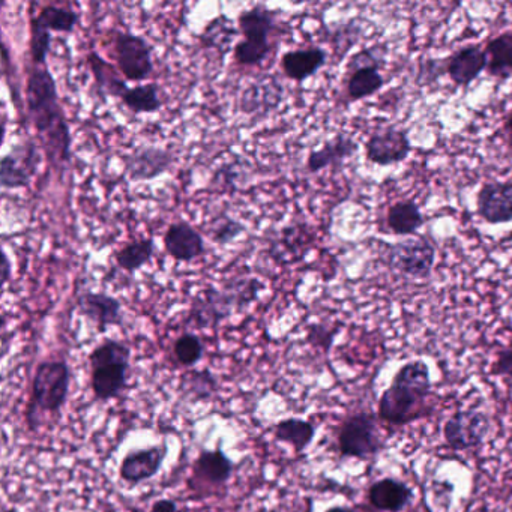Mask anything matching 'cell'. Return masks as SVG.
Masks as SVG:
<instances>
[{"mask_svg": "<svg viewBox=\"0 0 512 512\" xmlns=\"http://www.w3.org/2000/svg\"><path fill=\"white\" fill-rule=\"evenodd\" d=\"M121 100L124 106L134 115H151V113H157L163 107L160 86L157 83H146V85L128 88Z\"/></svg>", "mask_w": 512, "mask_h": 512, "instance_id": "29", "label": "cell"}, {"mask_svg": "<svg viewBox=\"0 0 512 512\" xmlns=\"http://www.w3.org/2000/svg\"><path fill=\"white\" fill-rule=\"evenodd\" d=\"M359 512H380L374 508H367V506H358Z\"/></svg>", "mask_w": 512, "mask_h": 512, "instance_id": "43", "label": "cell"}, {"mask_svg": "<svg viewBox=\"0 0 512 512\" xmlns=\"http://www.w3.org/2000/svg\"><path fill=\"white\" fill-rule=\"evenodd\" d=\"M490 430L487 415L475 409L458 410L443 425V437L454 451H469L482 445Z\"/></svg>", "mask_w": 512, "mask_h": 512, "instance_id": "12", "label": "cell"}, {"mask_svg": "<svg viewBox=\"0 0 512 512\" xmlns=\"http://www.w3.org/2000/svg\"><path fill=\"white\" fill-rule=\"evenodd\" d=\"M487 70V56L479 44H469L445 59V73L457 86H469Z\"/></svg>", "mask_w": 512, "mask_h": 512, "instance_id": "20", "label": "cell"}, {"mask_svg": "<svg viewBox=\"0 0 512 512\" xmlns=\"http://www.w3.org/2000/svg\"><path fill=\"white\" fill-rule=\"evenodd\" d=\"M506 130H508V133L511 134L512 139V112L511 115L508 116V121H506Z\"/></svg>", "mask_w": 512, "mask_h": 512, "instance_id": "42", "label": "cell"}, {"mask_svg": "<svg viewBox=\"0 0 512 512\" xmlns=\"http://www.w3.org/2000/svg\"><path fill=\"white\" fill-rule=\"evenodd\" d=\"M131 347L119 340H104L89 355L92 394L97 401L118 398L127 388Z\"/></svg>", "mask_w": 512, "mask_h": 512, "instance_id": "5", "label": "cell"}, {"mask_svg": "<svg viewBox=\"0 0 512 512\" xmlns=\"http://www.w3.org/2000/svg\"><path fill=\"white\" fill-rule=\"evenodd\" d=\"M314 511V502L311 497H302L301 500L295 503V505L290 508V511L287 512H313Z\"/></svg>", "mask_w": 512, "mask_h": 512, "instance_id": "40", "label": "cell"}, {"mask_svg": "<svg viewBox=\"0 0 512 512\" xmlns=\"http://www.w3.org/2000/svg\"><path fill=\"white\" fill-rule=\"evenodd\" d=\"M386 49L380 46L361 50L350 59L347 97L350 101H361L373 97L385 86L380 67L385 64Z\"/></svg>", "mask_w": 512, "mask_h": 512, "instance_id": "9", "label": "cell"}, {"mask_svg": "<svg viewBox=\"0 0 512 512\" xmlns=\"http://www.w3.org/2000/svg\"><path fill=\"white\" fill-rule=\"evenodd\" d=\"M88 67L97 85L98 94L101 97L122 98L128 91L127 82L121 77V71L116 70L110 62H107L100 53L92 52L86 56Z\"/></svg>", "mask_w": 512, "mask_h": 512, "instance_id": "24", "label": "cell"}, {"mask_svg": "<svg viewBox=\"0 0 512 512\" xmlns=\"http://www.w3.org/2000/svg\"><path fill=\"white\" fill-rule=\"evenodd\" d=\"M167 455H169V448L166 442L134 449L122 458L119 476L125 484L137 487L160 473Z\"/></svg>", "mask_w": 512, "mask_h": 512, "instance_id": "14", "label": "cell"}, {"mask_svg": "<svg viewBox=\"0 0 512 512\" xmlns=\"http://www.w3.org/2000/svg\"><path fill=\"white\" fill-rule=\"evenodd\" d=\"M0 275H2V284L7 286V284L10 283L11 275H13V265H11L7 251L2 253V272H0Z\"/></svg>", "mask_w": 512, "mask_h": 512, "instance_id": "39", "label": "cell"}, {"mask_svg": "<svg viewBox=\"0 0 512 512\" xmlns=\"http://www.w3.org/2000/svg\"><path fill=\"white\" fill-rule=\"evenodd\" d=\"M155 254V242L152 238L137 239L116 253V265L128 274L140 271L151 262Z\"/></svg>", "mask_w": 512, "mask_h": 512, "instance_id": "30", "label": "cell"}, {"mask_svg": "<svg viewBox=\"0 0 512 512\" xmlns=\"http://www.w3.org/2000/svg\"><path fill=\"white\" fill-rule=\"evenodd\" d=\"M431 386L430 368L424 361L406 362L380 397V419L392 427H404L422 418Z\"/></svg>", "mask_w": 512, "mask_h": 512, "instance_id": "2", "label": "cell"}, {"mask_svg": "<svg viewBox=\"0 0 512 512\" xmlns=\"http://www.w3.org/2000/svg\"><path fill=\"white\" fill-rule=\"evenodd\" d=\"M178 502L173 499H160L152 503L151 512H178Z\"/></svg>", "mask_w": 512, "mask_h": 512, "instance_id": "38", "label": "cell"}, {"mask_svg": "<svg viewBox=\"0 0 512 512\" xmlns=\"http://www.w3.org/2000/svg\"><path fill=\"white\" fill-rule=\"evenodd\" d=\"M326 512H359L358 506L355 508H350V506H334V508H329Z\"/></svg>", "mask_w": 512, "mask_h": 512, "instance_id": "41", "label": "cell"}, {"mask_svg": "<svg viewBox=\"0 0 512 512\" xmlns=\"http://www.w3.org/2000/svg\"><path fill=\"white\" fill-rule=\"evenodd\" d=\"M478 214L485 223L505 224L512 221V184L485 182L476 196Z\"/></svg>", "mask_w": 512, "mask_h": 512, "instance_id": "19", "label": "cell"}, {"mask_svg": "<svg viewBox=\"0 0 512 512\" xmlns=\"http://www.w3.org/2000/svg\"><path fill=\"white\" fill-rule=\"evenodd\" d=\"M487 73L499 82L512 77V31L488 41L485 46Z\"/></svg>", "mask_w": 512, "mask_h": 512, "instance_id": "25", "label": "cell"}, {"mask_svg": "<svg viewBox=\"0 0 512 512\" xmlns=\"http://www.w3.org/2000/svg\"><path fill=\"white\" fill-rule=\"evenodd\" d=\"M77 311L80 316L91 320L101 334H104L110 326H121L124 323L122 302L109 293H82L77 299Z\"/></svg>", "mask_w": 512, "mask_h": 512, "instance_id": "16", "label": "cell"}, {"mask_svg": "<svg viewBox=\"0 0 512 512\" xmlns=\"http://www.w3.org/2000/svg\"><path fill=\"white\" fill-rule=\"evenodd\" d=\"M71 370L65 359H47L40 362L32 379L31 400L26 407L29 431H37L43 413L59 415L70 394Z\"/></svg>", "mask_w": 512, "mask_h": 512, "instance_id": "4", "label": "cell"}, {"mask_svg": "<svg viewBox=\"0 0 512 512\" xmlns=\"http://www.w3.org/2000/svg\"><path fill=\"white\" fill-rule=\"evenodd\" d=\"M80 16L71 8L59 7V5H46L40 13L32 14V25L40 26L44 31L61 32V34H74L79 25Z\"/></svg>", "mask_w": 512, "mask_h": 512, "instance_id": "28", "label": "cell"}, {"mask_svg": "<svg viewBox=\"0 0 512 512\" xmlns=\"http://www.w3.org/2000/svg\"><path fill=\"white\" fill-rule=\"evenodd\" d=\"M383 446L385 443L380 436L379 424L373 413H353L344 419L338 430V449L341 457L365 460L379 454Z\"/></svg>", "mask_w": 512, "mask_h": 512, "instance_id": "8", "label": "cell"}, {"mask_svg": "<svg viewBox=\"0 0 512 512\" xmlns=\"http://www.w3.org/2000/svg\"><path fill=\"white\" fill-rule=\"evenodd\" d=\"M263 97L269 101L274 107L280 106L281 100H283V88H281L278 80H271L266 83H251L244 94H242L241 107L245 113H254L257 110L268 109L266 107Z\"/></svg>", "mask_w": 512, "mask_h": 512, "instance_id": "31", "label": "cell"}, {"mask_svg": "<svg viewBox=\"0 0 512 512\" xmlns=\"http://www.w3.org/2000/svg\"><path fill=\"white\" fill-rule=\"evenodd\" d=\"M328 62V53L322 47L311 46L292 50L281 56V70L287 79L302 83L316 76Z\"/></svg>", "mask_w": 512, "mask_h": 512, "instance_id": "21", "label": "cell"}, {"mask_svg": "<svg viewBox=\"0 0 512 512\" xmlns=\"http://www.w3.org/2000/svg\"><path fill=\"white\" fill-rule=\"evenodd\" d=\"M38 149L28 143L17 146L0 161V185L4 190H17L31 185L32 175L38 163Z\"/></svg>", "mask_w": 512, "mask_h": 512, "instance_id": "18", "label": "cell"}, {"mask_svg": "<svg viewBox=\"0 0 512 512\" xmlns=\"http://www.w3.org/2000/svg\"><path fill=\"white\" fill-rule=\"evenodd\" d=\"M205 355V344L194 332H184L173 343V356L182 367H194Z\"/></svg>", "mask_w": 512, "mask_h": 512, "instance_id": "34", "label": "cell"}, {"mask_svg": "<svg viewBox=\"0 0 512 512\" xmlns=\"http://www.w3.org/2000/svg\"><path fill=\"white\" fill-rule=\"evenodd\" d=\"M223 440L215 449H203L197 455L188 478V488L197 497H214L226 490V485L235 472V463L223 451Z\"/></svg>", "mask_w": 512, "mask_h": 512, "instance_id": "7", "label": "cell"}, {"mask_svg": "<svg viewBox=\"0 0 512 512\" xmlns=\"http://www.w3.org/2000/svg\"><path fill=\"white\" fill-rule=\"evenodd\" d=\"M164 250L179 263H190L205 254L202 233L187 221H176L167 227L163 238Z\"/></svg>", "mask_w": 512, "mask_h": 512, "instance_id": "17", "label": "cell"}, {"mask_svg": "<svg viewBox=\"0 0 512 512\" xmlns=\"http://www.w3.org/2000/svg\"><path fill=\"white\" fill-rule=\"evenodd\" d=\"M175 163V155L158 146H139L125 155V175L133 182L154 181L169 172Z\"/></svg>", "mask_w": 512, "mask_h": 512, "instance_id": "15", "label": "cell"}, {"mask_svg": "<svg viewBox=\"0 0 512 512\" xmlns=\"http://www.w3.org/2000/svg\"><path fill=\"white\" fill-rule=\"evenodd\" d=\"M209 230H211L212 241L220 245H227L235 242L245 232V226L241 221L223 215L214 221V226Z\"/></svg>", "mask_w": 512, "mask_h": 512, "instance_id": "35", "label": "cell"}, {"mask_svg": "<svg viewBox=\"0 0 512 512\" xmlns=\"http://www.w3.org/2000/svg\"><path fill=\"white\" fill-rule=\"evenodd\" d=\"M386 262L394 271L412 278H428L436 263V247L425 236L386 245Z\"/></svg>", "mask_w": 512, "mask_h": 512, "instance_id": "10", "label": "cell"}, {"mask_svg": "<svg viewBox=\"0 0 512 512\" xmlns=\"http://www.w3.org/2000/svg\"><path fill=\"white\" fill-rule=\"evenodd\" d=\"M25 95L29 118L46 140L50 163L53 166L70 163L73 137L59 103L58 85L49 68L34 65L29 70Z\"/></svg>", "mask_w": 512, "mask_h": 512, "instance_id": "1", "label": "cell"}, {"mask_svg": "<svg viewBox=\"0 0 512 512\" xmlns=\"http://www.w3.org/2000/svg\"><path fill=\"white\" fill-rule=\"evenodd\" d=\"M359 145L352 137L338 134L334 139L316 151L310 152L307 158V169L310 173H319L328 167H340L347 158L358 152Z\"/></svg>", "mask_w": 512, "mask_h": 512, "instance_id": "23", "label": "cell"}, {"mask_svg": "<svg viewBox=\"0 0 512 512\" xmlns=\"http://www.w3.org/2000/svg\"><path fill=\"white\" fill-rule=\"evenodd\" d=\"M412 152L409 134L401 128L388 127L371 134L365 143V157L380 167L392 166L406 160Z\"/></svg>", "mask_w": 512, "mask_h": 512, "instance_id": "13", "label": "cell"}, {"mask_svg": "<svg viewBox=\"0 0 512 512\" xmlns=\"http://www.w3.org/2000/svg\"><path fill=\"white\" fill-rule=\"evenodd\" d=\"M262 289V281L254 277L233 278L221 289L208 287L191 302L185 326L193 329L218 328L224 320L253 304Z\"/></svg>", "mask_w": 512, "mask_h": 512, "instance_id": "3", "label": "cell"}, {"mask_svg": "<svg viewBox=\"0 0 512 512\" xmlns=\"http://www.w3.org/2000/svg\"><path fill=\"white\" fill-rule=\"evenodd\" d=\"M316 433V425L307 419L287 418L274 425L275 440L292 446L296 454H301L313 443Z\"/></svg>", "mask_w": 512, "mask_h": 512, "instance_id": "26", "label": "cell"}, {"mask_svg": "<svg viewBox=\"0 0 512 512\" xmlns=\"http://www.w3.org/2000/svg\"><path fill=\"white\" fill-rule=\"evenodd\" d=\"M182 389L194 401L211 400L218 391V380L208 368L193 370L185 376Z\"/></svg>", "mask_w": 512, "mask_h": 512, "instance_id": "33", "label": "cell"}, {"mask_svg": "<svg viewBox=\"0 0 512 512\" xmlns=\"http://www.w3.org/2000/svg\"><path fill=\"white\" fill-rule=\"evenodd\" d=\"M412 499V488L395 478L379 479L368 488V502L371 508L380 512L404 511Z\"/></svg>", "mask_w": 512, "mask_h": 512, "instance_id": "22", "label": "cell"}, {"mask_svg": "<svg viewBox=\"0 0 512 512\" xmlns=\"http://www.w3.org/2000/svg\"><path fill=\"white\" fill-rule=\"evenodd\" d=\"M386 224L394 235H415L424 226V215L415 200H400L388 209Z\"/></svg>", "mask_w": 512, "mask_h": 512, "instance_id": "27", "label": "cell"}, {"mask_svg": "<svg viewBox=\"0 0 512 512\" xmlns=\"http://www.w3.org/2000/svg\"><path fill=\"white\" fill-rule=\"evenodd\" d=\"M278 28V11L257 4L242 11L238 17V29L244 40L233 47V59L241 67H260L271 55L274 46L272 34Z\"/></svg>", "mask_w": 512, "mask_h": 512, "instance_id": "6", "label": "cell"}, {"mask_svg": "<svg viewBox=\"0 0 512 512\" xmlns=\"http://www.w3.org/2000/svg\"><path fill=\"white\" fill-rule=\"evenodd\" d=\"M113 53H115L118 70L125 80L130 82H145L154 73L152 62V46L142 35L133 32H116L113 38Z\"/></svg>", "mask_w": 512, "mask_h": 512, "instance_id": "11", "label": "cell"}, {"mask_svg": "<svg viewBox=\"0 0 512 512\" xmlns=\"http://www.w3.org/2000/svg\"><path fill=\"white\" fill-rule=\"evenodd\" d=\"M337 334L338 328H328L322 323H314L308 328L307 341L311 346L319 347L323 352L328 353Z\"/></svg>", "mask_w": 512, "mask_h": 512, "instance_id": "36", "label": "cell"}, {"mask_svg": "<svg viewBox=\"0 0 512 512\" xmlns=\"http://www.w3.org/2000/svg\"><path fill=\"white\" fill-rule=\"evenodd\" d=\"M238 34L241 32L233 26L232 20L221 14L206 25L203 34L200 35V41L208 49L227 50L230 49L233 38Z\"/></svg>", "mask_w": 512, "mask_h": 512, "instance_id": "32", "label": "cell"}, {"mask_svg": "<svg viewBox=\"0 0 512 512\" xmlns=\"http://www.w3.org/2000/svg\"><path fill=\"white\" fill-rule=\"evenodd\" d=\"M493 373L500 377L512 379V346L500 350L493 364Z\"/></svg>", "mask_w": 512, "mask_h": 512, "instance_id": "37", "label": "cell"}]
</instances>
